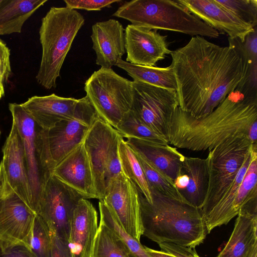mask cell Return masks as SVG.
<instances>
[{
  "mask_svg": "<svg viewBox=\"0 0 257 257\" xmlns=\"http://www.w3.org/2000/svg\"><path fill=\"white\" fill-rule=\"evenodd\" d=\"M179 107L195 117L212 112L234 92L242 78L241 60L230 46L193 36L171 53Z\"/></svg>",
  "mask_w": 257,
  "mask_h": 257,
  "instance_id": "obj_1",
  "label": "cell"
},
{
  "mask_svg": "<svg viewBox=\"0 0 257 257\" xmlns=\"http://www.w3.org/2000/svg\"><path fill=\"white\" fill-rule=\"evenodd\" d=\"M257 121V104H249L232 94L209 114L195 117L178 107L171 118L168 144L193 151H209L238 135L248 137Z\"/></svg>",
  "mask_w": 257,
  "mask_h": 257,
  "instance_id": "obj_2",
  "label": "cell"
},
{
  "mask_svg": "<svg viewBox=\"0 0 257 257\" xmlns=\"http://www.w3.org/2000/svg\"><path fill=\"white\" fill-rule=\"evenodd\" d=\"M150 190L152 203L139 190L143 235L158 244L170 242L190 248L202 243L207 232L201 209Z\"/></svg>",
  "mask_w": 257,
  "mask_h": 257,
  "instance_id": "obj_3",
  "label": "cell"
},
{
  "mask_svg": "<svg viewBox=\"0 0 257 257\" xmlns=\"http://www.w3.org/2000/svg\"><path fill=\"white\" fill-rule=\"evenodd\" d=\"M84 22L80 13L66 7H51L42 19L39 36L42 54L36 78L45 88L56 87L65 58Z\"/></svg>",
  "mask_w": 257,
  "mask_h": 257,
  "instance_id": "obj_4",
  "label": "cell"
},
{
  "mask_svg": "<svg viewBox=\"0 0 257 257\" xmlns=\"http://www.w3.org/2000/svg\"><path fill=\"white\" fill-rule=\"evenodd\" d=\"M138 27L163 30L190 36L217 38L219 33L171 0L126 2L112 14Z\"/></svg>",
  "mask_w": 257,
  "mask_h": 257,
  "instance_id": "obj_5",
  "label": "cell"
},
{
  "mask_svg": "<svg viewBox=\"0 0 257 257\" xmlns=\"http://www.w3.org/2000/svg\"><path fill=\"white\" fill-rule=\"evenodd\" d=\"M86 96L98 116L114 128L132 110L134 87L111 68L101 67L84 84Z\"/></svg>",
  "mask_w": 257,
  "mask_h": 257,
  "instance_id": "obj_6",
  "label": "cell"
},
{
  "mask_svg": "<svg viewBox=\"0 0 257 257\" xmlns=\"http://www.w3.org/2000/svg\"><path fill=\"white\" fill-rule=\"evenodd\" d=\"M13 123L21 137L33 194V209L36 214L40 191L51 175L46 130L39 126L21 104L10 103Z\"/></svg>",
  "mask_w": 257,
  "mask_h": 257,
  "instance_id": "obj_7",
  "label": "cell"
},
{
  "mask_svg": "<svg viewBox=\"0 0 257 257\" xmlns=\"http://www.w3.org/2000/svg\"><path fill=\"white\" fill-rule=\"evenodd\" d=\"M252 145L246 135H238L227 139L209 151L206 158L208 184L201 209L202 215L206 214L227 190L249 154Z\"/></svg>",
  "mask_w": 257,
  "mask_h": 257,
  "instance_id": "obj_8",
  "label": "cell"
},
{
  "mask_svg": "<svg viewBox=\"0 0 257 257\" xmlns=\"http://www.w3.org/2000/svg\"><path fill=\"white\" fill-rule=\"evenodd\" d=\"M123 138L100 117L93 123L83 143L91 165L97 199L102 200L109 182L122 173L118 146Z\"/></svg>",
  "mask_w": 257,
  "mask_h": 257,
  "instance_id": "obj_9",
  "label": "cell"
},
{
  "mask_svg": "<svg viewBox=\"0 0 257 257\" xmlns=\"http://www.w3.org/2000/svg\"><path fill=\"white\" fill-rule=\"evenodd\" d=\"M36 215L12 188L1 162L0 248L5 250L18 245L30 248Z\"/></svg>",
  "mask_w": 257,
  "mask_h": 257,
  "instance_id": "obj_10",
  "label": "cell"
},
{
  "mask_svg": "<svg viewBox=\"0 0 257 257\" xmlns=\"http://www.w3.org/2000/svg\"><path fill=\"white\" fill-rule=\"evenodd\" d=\"M99 117L87 97L79 99L74 115L46 130L50 160L54 167L83 142L91 126Z\"/></svg>",
  "mask_w": 257,
  "mask_h": 257,
  "instance_id": "obj_11",
  "label": "cell"
},
{
  "mask_svg": "<svg viewBox=\"0 0 257 257\" xmlns=\"http://www.w3.org/2000/svg\"><path fill=\"white\" fill-rule=\"evenodd\" d=\"M133 81L134 97L132 110L168 142L170 121L179 107L176 90Z\"/></svg>",
  "mask_w": 257,
  "mask_h": 257,
  "instance_id": "obj_12",
  "label": "cell"
},
{
  "mask_svg": "<svg viewBox=\"0 0 257 257\" xmlns=\"http://www.w3.org/2000/svg\"><path fill=\"white\" fill-rule=\"evenodd\" d=\"M81 198L51 174L41 188L36 214L44 219L51 232L67 242L73 211Z\"/></svg>",
  "mask_w": 257,
  "mask_h": 257,
  "instance_id": "obj_13",
  "label": "cell"
},
{
  "mask_svg": "<svg viewBox=\"0 0 257 257\" xmlns=\"http://www.w3.org/2000/svg\"><path fill=\"white\" fill-rule=\"evenodd\" d=\"M102 200L124 229L140 241L143 234L139 190L122 173L107 186Z\"/></svg>",
  "mask_w": 257,
  "mask_h": 257,
  "instance_id": "obj_14",
  "label": "cell"
},
{
  "mask_svg": "<svg viewBox=\"0 0 257 257\" xmlns=\"http://www.w3.org/2000/svg\"><path fill=\"white\" fill-rule=\"evenodd\" d=\"M126 62L132 64L155 66L170 54L167 36L157 30L128 25L124 31Z\"/></svg>",
  "mask_w": 257,
  "mask_h": 257,
  "instance_id": "obj_15",
  "label": "cell"
},
{
  "mask_svg": "<svg viewBox=\"0 0 257 257\" xmlns=\"http://www.w3.org/2000/svg\"><path fill=\"white\" fill-rule=\"evenodd\" d=\"M51 174L84 199H97L92 170L82 143L52 169Z\"/></svg>",
  "mask_w": 257,
  "mask_h": 257,
  "instance_id": "obj_16",
  "label": "cell"
},
{
  "mask_svg": "<svg viewBox=\"0 0 257 257\" xmlns=\"http://www.w3.org/2000/svg\"><path fill=\"white\" fill-rule=\"evenodd\" d=\"M179 5L210 27L243 42L254 28L240 20L216 0H176Z\"/></svg>",
  "mask_w": 257,
  "mask_h": 257,
  "instance_id": "obj_17",
  "label": "cell"
},
{
  "mask_svg": "<svg viewBox=\"0 0 257 257\" xmlns=\"http://www.w3.org/2000/svg\"><path fill=\"white\" fill-rule=\"evenodd\" d=\"M1 161L8 182L14 190L33 211V194L21 137L12 123L2 148Z\"/></svg>",
  "mask_w": 257,
  "mask_h": 257,
  "instance_id": "obj_18",
  "label": "cell"
},
{
  "mask_svg": "<svg viewBox=\"0 0 257 257\" xmlns=\"http://www.w3.org/2000/svg\"><path fill=\"white\" fill-rule=\"evenodd\" d=\"M97 213L92 204L81 198L71 216L67 245L71 257H91L98 230Z\"/></svg>",
  "mask_w": 257,
  "mask_h": 257,
  "instance_id": "obj_19",
  "label": "cell"
},
{
  "mask_svg": "<svg viewBox=\"0 0 257 257\" xmlns=\"http://www.w3.org/2000/svg\"><path fill=\"white\" fill-rule=\"evenodd\" d=\"M256 202L240 209L227 242L216 257H257Z\"/></svg>",
  "mask_w": 257,
  "mask_h": 257,
  "instance_id": "obj_20",
  "label": "cell"
},
{
  "mask_svg": "<svg viewBox=\"0 0 257 257\" xmlns=\"http://www.w3.org/2000/svg\"><path fill=\"white\" fill-rule=\"evenodd\" d=\"M124 31L121 23L114 19L92 25L91 38L96 53V65L111 68L122 59L125 51Z\"/></svg>",
  "mask_w": 257,
  "mask_h": 257,
  "instance_id": "obj_21",
  "label": "cell"
},
{
  "mask_svg": "<svg viewBox=\"0 0 257 257\" xmlns=\"http://www.w3.org/2000/svg\"><path fill=\"white\" fill-rule=\"evenodd\" d=\"M229 46L238 54L242 63V78L234 92L243 101L257 104V27L245 38H228Z\"/></svg>",
  "mask_w": 257,
  "mask_h": 257,
  "instance_id": "obj_22",
  "label": "cell"
},
{
  "mask_svg": "<svg viewBox=\"0 0 257 257\" xmlns=\"http://www.w3.org/2000/svg\"><path fill=\"white\" fill-rule=\"evenodd\" d=\"M78 101L53 93L33 96L21 104L39 126L48 130L61 120L72 117Z\"/></svg>",
  "mask_w": 257,
  "mask_h": 257,
  "instance_id": "obj_23",
  "label": "cell"
},
{
  "mask_svg": "<svg viewBox=\"0 0 257 257\" xmlns=\"http://www.w3.org/2000/svg\"><path fill=\"white\" fill-rule=\"evenodd\" d=\"M126 144L138 155L174 181L179 175L185 157L176 147L148 140L127 138Z\"/></svg>",
  "mask_w": 257,
  "mask_h": 257,
  "instance_id": "obj_24",
  "label": "cell"
},
{
  "mask_svg": "<svg viewBox=\"0 0 257 257\" xmlns=\"http://www.w3.org/2000/svg\"><path fill=\"white\" fill-rule=\"evenodd\" d=\"M181 171L187 175L188 180L180 194L185 201L202 209L208 184L207 159L185 156Z\"/></svg>",
  "mask_w": 257,
  "mask_h": 257,
  "instance_id": "obj_25",
  "label": "cell"
},
{
  "mask_svg": "<svg viewBox=\"0 0 257 257\" xmlns=\"http://www.w3.org/2000/svg\"><path fill=\"white\" fill-rule=\"evenodd\" d=\"M47 0H4L0 5V35L21 33L25 22Z\"/></svg>",
  "mask_w": 257,
  "mask_h": 257,
  "instance_id": "obj_26",
  "label": "cell"
},
{
  "mask_svg": "<svg viewBox=\"0 0 257 257\" xmlns=\"http://www.w3.org/2000/svg\"><path fill=\"white\" fill-rule=\"evenodd\" d=\"M250 159V152L226 192L213 207L203 215L207 233H209L215 227L227 224L236 216L233 210L234 203L237 190L249 164Z\"/></svg>",
  "mask_w": 257,
  "mask_h": 257,
  "instance_id": "obj_27",
  "label": "cell"
},
{
  "mask_svg": "<svg viewBox=\"0 0 257 257\" xmlns=\"http://www.w3.org/2000/svg\"><path fill=\"white\" fill-rule=\"evenodd\" d=\"M116 66L126 72L133 81L177 90V82L171 65L166 67L140 66L132 64L121 59L118 60Z\"/></svg>",
  "mask_w": 257,
  "mask_h": 257,
  "instance_id": "obj_28",
  "label": "cell"
},
{
  "mask_svg": "<svg viewBox=\"0 0 257 257\" xmlns=\"http://www.w3.org/2000/svg\"><path fill=\"white\" fill-rule=\"evenodd\" d=\"M118 155L123 175L136 185L148 202L152 203L151 192L140 162L123 138L119 143Z\"/></svg>",
  "mask_w": 257,
  "mask_h": 257,
  "instance_id": "obj_29",
  "label": "cell"
},
{
  "mask_svg": "<svg viewBox=\"0 0 257 257\" xmlns=\"http://www.w3.org/2000/svg\"><path fill=\"white\" fill-rule=\"evenodd\" d=\"M91 257H134L131 251L107 226L100 221Z\"/></svg>",
  "mask_w": 257,
  "mask_h": 257,
  "instance_id": "obj_30",
  "label": "cell"
},
{
  "mask_svg": "<svg viewBox=\"0 0 257 257\" xmlns=\"http://www.w3.org/2000/svg\"><path fill=\"white\" fill-rule=\"evenodd\" d=\"M100 221L111 229L123 241L134 257H152L139 241L128 233L102 200L98 203Z\"/></svg>",
  "mask_w": 257,
  "mask_h": 257,
  "instance_id": "obj_31",
  "label": "cell"
},
{
  "mask_svg": "<svg viewBox=\"0 0 257 257\" xmlns=\"http://www.w3.org/2000/svg\"><path fill=\"white\" fill-rule=\"evenodd\" d=\"M136 154L150 190L153 189L163 195L184 201L172 179L144 158L137 153Z\"/></svg>",
  "mask_w": 257,
  "mask_h": 257,
  "instance_id": "obj_32",
  "label": "cell"
},
{
  "mask_svg": "<svg viewBox=\"0 0 257 257\" xmlns=\"http://www.w3.org/2000/svg\"><path fill=\"white\" fill-rule=\"evenodd\" d=\"M115 129L123 138H134L162 144H168L165 139L153 130L132 110Z\"/></svg>",
  "mask_w": 257,
  "mask_h": 257,
  "instance_id": "obj_33",
  "label": "cell"
},
{
  "mask_svg": "<svg viewBox=\"0 0 257 257\" xmlns=\"http://www.w3.org/2000/svg\"><path fill=\"white\" fill-rule=\"evenodd\" d=\"M30 248L37 257H51V232L46 222L38 215L34 222Z\"/></svg>",
  "mask_w": 257,
  "mask_h": 257,
  "instance_id": "obj_34",
  "label": "cell"
},
{
  "mask_svg": "<svg viewBox=\"0 0 257 257\" xmlns=\"http://www.w3.org/2000/svg\"><path fill=\"white\" fill-rule=\"evenodd\" d=\"M243 22L254 28L257 25L256 0H216Z\"/></svg>",
  "mask_w": 257,
  "mask_h": 257,
  "instance_id": "obj_35",
  "label": "cell"
},
{
  "mask_svg": "<svg viewBox=\"0 0 257 257\" xmlns=\"http://www.w3.org/2000/svg\"><path fill=\"white\" fill-rule=\"evenodd\" d=\"M119 0H64L66 7L72 9H80L86 11H100L104 8H110L114 3Z\"/></svg>",
  "mask_w": 257,
  "mask_h": 257,
  "instance_id": "obj_36",
  "label": "cell"
},
{
  "mask_svg": "<svg viewBox=\"0 0 257 257\" xmlns=\"http://www.w3.org/2000/svg\"><path fill=\"white\" fill-rule=\"evenodd\" d=\"M11 74L10 50L0 39V81L7 83Z\"/></svg>",
  "mask_w": 257,
  "mask_h": 257,
  "instance_id": "obj_37",
  "label": "cell"
},
{
  "mask_svg": "<svg viewBox=\"0 0 257 257\" xmlns=\"http://www.w3.org/2000/svg\"><path fill=\"white\" fill-rule=\"evenodd\" d=\"M51 257H71L67 241L61 239L53 232H51Z\"/></svg>",
  "mask_w": 257,
  "mask_h": 257,
  "instance_id": "obj_38",
  "label": "cell"
},
{
  "mask_svg": "<svg viewBox=\"0 0 257 257\" xmlns=\"http://www.w3.org/2000/svg\"><path fill=\"white\" fill-rule=\"evenodd\" d=\"M0 257H37L29 247L18 245L3 250L0 248Z\"/></svg>",
  "mask_w": 257,
  "mask_h": 257,
  "instance_id": "obj_39",
  "label": "cell"
},
{
  "mask_svg": "<svg viewBox=\"0 0 257 257\" xmlns=\"http://www.w3.org/2000/svg\"><path fill=\"white\" fill-rule=\"evenodd\" d=\"M145 249L146 251L152 256V257H175L172 254L166 252L164 251L161 250L159 251L150 248L148 247L144 246Z\"/></svg>",
  "mask_w": 257,
  "mask_h": 257,
  "instance_id": "obj_40",
  "label": "cell"
},
{
  "mask_svg": "<svg viewBox=\"0 0 257 257\" xmlns=\"http://www.w3.org/2000/svg\"><path fill=\"white\" fill-rule=\"evenodd\" d=\"M5 95L4 84L0 81V99Z\"/></svg>",
  "mask_w": 257,
  "mask_h": 257,
  "instance_id": "obj_41",
  "label": "cell"
},
{
  "mask_svg": "<svg viewBox=\"0 0 257 257\" xmlns=\"http://www.w3.org/2000/svg\"><path fill=\"white\" fill-rule=\"evenodd\" d=\"M4 0H0V5L3 3Z\"/></svg>",
  "mask_w": 257,
  "mask_h": 257,
  "instance_id": "obj_42",
  "label": "cell"
},
{
  "mask_svg": "<svg viewBox=\"0 0 257 257\" xmlns=\"http://www.w3.org/2000/svg\"><path fill=\"white\" fill-rule=\"evenodd\" d=\"M1 131L0 130V138H1Z\"/></svg>",
  "mask_w": 257,
  "mask_h": 257,
  "instance_id": "obj_43",
  "label": "cell"
},
{
  "mask_svg": "<svg viewBox=\"0 0 257 257\" xmlns=\"http://www.w3.org/2000/svg\"><path fill=\"white\" fill-rule=\"evenodd\" d=\"M198 257H200L199 256H198Z\"/></svg>",
  "mask_w": 257,
  "mask_h": 257,
  "instance_id": "obj_44",
  "label": "cell"
}]
</instances>
